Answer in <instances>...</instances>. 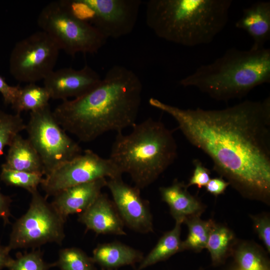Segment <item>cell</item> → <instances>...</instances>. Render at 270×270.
<instances>
[{"instance_id": "cell-27", "label": "cell", "mask_w": 270, "mask_h": 270, "mask_svg": "<svg viewBox=\"0 0 270 270\" xmlns=\"http://www.w3.org/2000/svg\"><path fill=\"white\" fill-rule=\"evenodd\" d=\"M43 175L2 168L0 178L8 186L23 188L30 193L37 190L43 180Z\"/></svg>"}, {"instance_id": "cell-28", "label": "cell", "mask_w": 270, "mask_h": 270, "mask_svg": "<svg viewBox=\"0 0 270 270\" xmlns=\"http://www.w3.org/2000/svg\"><path fill=\"white\" fill-rule=\"evenodd\" d=\"M54 266L55 263L46 262L40 251L37 250L18 254L15 260L12 259L8 268L10 270H48Z\"/></svg>"}, {"instance_id": "cell-20", "label": "cell", "mask_w": 270, "mask_h": 270, "mask_svg": "<svg viewBox=\"0 0 270 270\" xmlns=\"http://www.w3.org/2000/svg\"><path fill=\"white\" fill-rule=\"evenodd\" d=\"M182 224L176 222L174 228L164 234L155 246L146 256L144 257L136 270H142L182 252V241L180 240Z\"/></svg>"}, {"instance_id": "cell-9", "label": "cell", "mask_w": 270, "mask_h": 270, "mask_svg": "<svg viewBox=\"0 0 270 270\" xmlns=\"http://www.w3.org/2000/svg\"><path fill=\"white\" fill-rule=\"evenodd\" d=\"M78 18L95 28L106 40L130 34L136 24L140 0H67Z\"/></svg>"}, {"instance_id": "cell-17", "label": "cell", "mask_w": 270, "mask_h": 270, "mask_svg": "<svg viewBox=\"0 0 270 270\" xmlns=\"http://www.w3.org/2000/svg\"><path fill=\"white\" fill-rule=\"evenodd\" d=\"M235 26L246 32L252 38V48H264L270 38V2L258 1L244 8Z\"/></svg>"}, {"instance_id": "cell-6", "label": "cell", "mask_w": 270, "mask_h": 270, "mask_svg": "<svg viewBox=\"0 0 270 270\" xmlns=\"http://www.w3.org/2000/svg\"><path fill=\"white\" fill-rule=\"evenodd\" d=\"M37 23L60 50L72 56L80 52L96 53L106 40L92 25L74 14L67 0L46 4L40 12Z\"/></svg>"}, {"instance_id": "cell-2", "label": "cell", "mask_w": 270, "mask_h": 270, "mask_svg": "<svg viewBox=\"0 0 270 270\" xmlns=\"http://www.w3.org/2000/svg\"><path fill=\"white\" fill-rule=\"evenodd\" d=\"M142 86L131 70L110 68L100 82L84 94L58 105L53 114L66 131L88 142L110 132L133 127L139 111Z\"/></svg>"}, {"instance_id": "cell-22", "label": "cell", "mask_w": 270, "mask_h": 270, "mask_svg": "<svg viewBox=\"0 0 270 270\" xmlns=\"http://www.w3.org/2000/svg\"><path fill=\"white\" fill-rule=\"evenodd\" d=\"M232 254L240 270H270L268 258L256 244L244 242L235 244Z\"/></svg>"}, {"instance_id": "cell-8", "label": "cell", "mask_w": 270, "mask_h": 270, "mask_svg": "<svg viewBox=\"0 0 270 270\" xmlns=\"http://www.w3.org/2000/svg\"><path fill=\"white\" fill-rule=\"evenodd\" d=\"M26 212L14 224L8 246L12 249L34 248L48 242L61 244L66 220L37 190Z\"/></svg>"}, {"instance_id": "cell-14", "label": "cell", "mask_w": 270, "mask_h": 270, "mask_svg": "<svg viewBox=\"0 0 270 270\" xmlns=\"http://www.w3.org/2000/svg\"><path fill=\"white\" fill-rule=\"evenodd\" d=\"M78 220L96 234L126 236L124 224L114 202L101 193L95 201L79 214Z\"/></svg>"}, {"instance_id": "cell-5", "label": "cell", "mask_w": 270, "mask_h": 270, "mask_svg": "<svg viewBox=\"0 0 270 270\" xmlns=\"http://www.w3.org/2000/svg\"><path fill=\"white\" fill-rule=\"evenodd\" d=\"M132 128L128 134L117 133L109 158L141 190L174 162L177 144L172 132L160 121L148 118Z\"/></svg>"}, {"instance_id": "cell-25", "label": "cell", "mask_w": 270, "mask_h": 270, "mask_svg": "<svg viewBox=\"0 0 270 270\" xmlns=\"http://www.w3.org/2000/svg\"><path fill=\"white\" fill-rule=\"evenodd\" d=\"M92 258L77 248L61 250L56 266L60 270H97Z\"/></svg>"}, {"instance_id": "cell-7", "label": "cell", "mask_w": 270, "mask_h": 270, "mask_svg": "<svg viewBox=\"0 0 270 270\" xmlns=\"http://www.w3.org/2000/svg\"><path fill=\"white\" fill-rule=\"evenodd\" d=\"M25 130L41 158L46 176L82 154L80 146L58 123L49 104L30 112Z\"/></svg>"}, {"instance_id": "cell-19", "label": "cell", "mask_w": 270, "mask_h": 270, "mask_svg": "<svg viewBox=\"0 0 270 270\" xmlns=\"http://www.w3.org/2000/svg\"><path fill=\"white\" fill-rule=\"evenodd\" d=\"M8 146L6 160L2 168L45 174L41 158L28 138L18 134Z\"/></svg>"}, {"instance_id": "cell-29", "label": "cell", "mask_w": 270, "mask_h": 270, "mask_svg": "<svg viewBox=\"0 0 270 270\" xmlns=\"http://www.w3.org/2000/svg\"><path fill=\"white\" fill-rule=\"evenodd\" d=\"M254 228L267 251L270 252V220L267 215L250 216Z\"/></svg>"}, {"instance_id": "cell-32", "label": "cell", "mask_w": 270, "mask_h": 270, "mask_svg": "<svg viewBox=\"0 0 270 270\" xmlns=\"http://www.w3.org/2000/svg\"><path fill=\"white\" fill-rule=\"evenodd\" d=\"M229 185L228 182L220 176L210 178L205 187L207 192L217 196L223 194Z\"/></svg>"}, {"instance_id": "cell-34", "label": "cell", "mask_w": 270, "mask_h": 270, "mask_svg": "<svg viewBox=\"0 0 270 270\" xmlns=\"http://www.w3.org/2000/svg\"><path fill=\"white\" fill-rule=\"evenodd\" d=\"M10 248L8 246H0V270L8 268L12 258L10 256Z\"/></svg>"}, {"instance_id": "cell-11", "label": "cell", "mask_w": 270, "mask_h": 270, "mask_svg": "<svg viewBox=\"0 0 270 270\" xmlns=\"http://www.w3.org/2000/svg\"><path fill=\"white\" fill-rule=\"evenodd\" d=\"M122 173L108 158L87 149L46 176L40 186L48 196L68 188L102 178L122 177Z\"/></svg>"}, {"instance_id": "cell-3", "label": "cell", "mask_w": 270, "mask_h": 270, "mask_svg": "<svg viewBox=\"0 0 270 270\" xmlns=\"http://www.w3.org/2000/svg\"><path fill=\"white\" fill-rule=\"evenodd\" d=\"M232 0H150L146 21L158 38L178 44H208L226 26Z\"/></svg>"}, {"instance_id": "cell-24", "label": "cell", "mask_w": 270, "mask_h": 270, "mask_svg": "<svg viewBox=\"0 0 270 270\" xmlns=\"http://www.w3.org/2000/svg\"><path fill=\"white\" fill-rule=\"evenodd\" d=\"M184 223L188 226V232L186 238L182 241V250L200 252L206 248L210 233L215 223L214 221L204 220L200 216H196L186 220Z\"/></svg>"}, {"instance_id": "cell-18", "label": "cell", "mask_w": 270, "mask_h": 270, "mask_svg": "<svg viewBox=\"0 0 270 270\" xmlns=\"http://www.w3.org/2000/svg\"><path fill=\"white\" fill-rule=\"evenodd\" d=\"M143 253L120 242L98 244L93 250L92 259L104 270H114L140 262Z\"/></svg>"}, {"instance_id": "cell-4", "label": "cell", "mask_w": 270, "mask_h": 270, "mask_svg": "<svg viewBox=\"0 0 270 270\" xmlns=\"http://www.w3.org/2000/svg\"><path fill=\"white\" fill-rule=\"evenodd\" d=\"M270 82V50H228L212 62L200 66L179 84L195 87L220 101L246 96L256 86Z\"/></svg>"}, {"instance_id": "cell-1", "label": "cell", "mask_w": 270, "mask_h": 270, "mask_svg": "<svg viewBox=\"0 0 270 270\" xmlns=\"http://www.w3.org/2000/svg\"><path fill=\"white\" fill-rule=\"evenodd\" d=\"M172 116L187 140L244 198L270 202V98L222 110L183 109L151 98Z\"/></svg>"}, {"instance_id": "cell-33", "label": "cell", "mask_w": 270, "mask_h": 270, "mask_svg": "<svg viewBox=\"0 0 270 270\" xmlns=\"http://www.w3.org/2000/svg\"><path fill=\"white\" fill-rule=\"evenodd\" d=\"M12 200L8 196L3 194L0 188V218H2L4 224L10 222V205Z\"/></svg>"}, {"instance_id": "cell-16", "label": "cell", "mask_w": 270, "mask_h": 270, "mask_svg": "<svg viewBox=\"0 0 270 270\" xmlns=\"http://www.w3.org/2000/svg\"><path fill=\"white\" fill-rule=\"evenodd\" d=\"M188 188L184 182L175 179L171 185L159 188L162 200L168 206L176 222L183 224L188 218L200 216L205 210V205Z\"/></svg>"}, {"instance_id": "cell-21", "label": "cell", "mask_w": 270, "mask_h": 270, "mask_svg": "<svg viewBox=\"0 0 270 270\" xmlns=\"http://www.w3.org/2000/svg\"><path fill=\"white\" fill-rule=\"evenodd\" d=\"M235 242L234 234L231 230L224 225L214 223L206 246L212 264L217 266L223 262L232 254Z\"/></svg>"}, {"instance_id": "cell-26", "label": "cell", "mask_w": 270, "mask_h": 270, "mask_svg": "<svg viewBox=\"0 0 270 270\" xmlns=\"http://www.w3.org/2000/svg\"><path fill=\"white\" fill-rule=\"evenodd\" d=\"M26 127L20 114H12L0 110V156L3 154L4 147L9 146Z\"/></svg>"}, {"instance_id": "cell-31", "label": "cell", "mask_w": 270, "mask_h": 270, "mask_svg": "<svg viewBox=\"0 0 270 270\" xmlns=\"http://www.w3.org/2000/svg\"><path fill=\"white\" fill-rule=\"evenodd\" d=\"M20 88L21 87L19 86L9 85L4 78L0 76V93L2 96L6 104H11L12 106L14 104Z\"/></svg>"}, {"instance_id": "cell-23", "label": "cell", "mask_w": 270, "mask_h": 270, "mask_svg": "<svg viewBox=\"0 0 270 270\" xmlns=\"http://www.w3.org/2000/svg\"><path fill=\"white\" fill-rule=\"evenodd\" d=\"M50 99V94L44 86H40L35 83L28 84L21 87L17 99L12 106L16 113L20 114L24 111L32 112L48 105Z\"/></svg>"}, {"instance_id": "cell-15", "label": "cell", "mask_w": 270, "mask_h": 270, "mask_svg": "<svg viewBox=\"0 0 270 270\" xmlns=\"http://www.w3.org/2000/svg\"><path fill=\"white\" fill-rule=\"evenodd\" d=\"M107 180L102 178L66 188L54 196L52 204L66 220L68 215L80 214L88 208L106 186Z\"/></svg>"}, {"instance_id": "cell-30", "label": "cell", "mask_w": 270, "mask_h": 270, "mask_svg": "<svg viewBox=\"0 0 270 270\" xmlns=\"http://www.w3.org/2000/svg\"><path fill=\"white\" fill-rule=\"evenodd\" d=\"M193 164L194 165L193 173L186 185L188 188L194 185L198 188H201L205 186L210 180V172L198 160H194Z\"/></svg>"}, {"instance_id": "cell-13", "label": "cell", "mask_w": 270, "mask_h": 270, "mask_svg": "<svg viewBox=\"0 0 270 270\" xmlns=\"http://www.w3.org/2000/svg\"><path fill=\"white\" fill-rule=\"evenodd\" d=\"M100 74L88 64L80 70L66 68L53 70L44 80L50 98L64 100L78 98L96 86Z\"/></svg>"}, {"instance_id": "cell-10", "label": "cell", "mask_w": 270, "mask_h": 270, "mask_svg": "<svg viewBox=\"0 0 270 270\" xmlns=\"http://www.w3.org/2000/svg\"><path fill=\"white\" fill-rule=\"evenodd\" d=\"M60 49L40 30L18 42L10 55L9 70L18 81L28 84L44 80L54 70Z\"/></svg>"}, {"instance_id": "cell-35", "label": "cell", "mask_w": 270, "mask_h": 270, "mask_svg": "<svg viewBox=\"0 0 270 270\" xmlns=\"http://www.w3.org/2000/svg\"></svg>"}, {"instance_id": "cell-12", "label": "cell", "mask_w": 270, "mask_h": 270, "mask_svg": "<svg viewBox=\"0 0 270 270\" xmlns=\"http://www.w3.org/2000/svg\"><path fill=\"white\" fill-rule=\"evenodd\" d=\"M106 186L124 226L141 234L154 232L149 203L142 198L140 188L126 184L122 177L109 178Z\"/></svg>"}]
</instances>
